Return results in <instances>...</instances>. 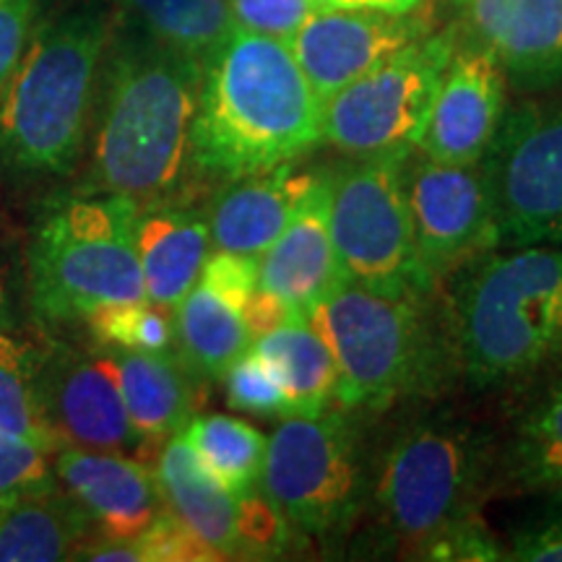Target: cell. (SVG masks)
<instances>
[{"label":"cell","instance_id":"cell-1","mask_svg":"<svg viewBox=\"0 0 562 562\" xmlns=\"http://www.w3.org/2000/svg\"><path fill=\"white\" fill-rule=\"evenodd\" d=\"M97 81L89 191L138 206L175 201L193 180L201 60L121 24Z\"/></svg>","mask_w":562,"mask_h":562},{"label":"cell","instance_id":"cell-2","mask_svg":"<svg viewBox=\"0 0 562 562\" xmlns=\"http://www.w3.org/2000/svg\"><path fill=\"white\" fill-rule=\"evenodd\" d=\"M321 117L290 45L235 30L201 63L193 180L224 186L297 161L321 144Z\"/></svg>","mask_w":562,"mask_h":562},{"label":"cell","instance_id":"cell-3","mask_svg":"<svg viewBox=\"0 0 562 562\" xmlns=\"http://www.w3.org/2000/svg\"><path fill=\"white\" fill-rule=\"evenodd\" d=\"M448 281V334L472 389L521 385L562 355V248L490 250Z\"/></svg>","mask_w":562,"mask_h":562},{"label":"cell","instance_id":"cell-4","mask_svg":"<svg viewBox=\"0 0 562 562\" xmlns=\"http://www.w3.org/2000/svg\"><path fill=\"white\" fill-rule=\"evenodd\" d=\"M501 442L459 412L412 414L375 442L368 510L372 542L414 558L435 533L480 516L497 487Z\"/></svg>","mask_w":562,"mask_h":562},{"label":"cell","instance_id":"cell-5","mask_svg":"<svg viewBox=\"0 0 562 562\" xmlns=\"http://www.w3.org/2000/svg\"><path fill=\"white\" fill-rule=\"evenodd\" d=\"M305 321L331 351L341 409L381 414L427 402L459 375L446 311H435L430 294L391 297L344 281Z\"/></svg>","mask_w":562,"mask_h":562},{"label":"cell","instance_id":"cell-6","mask_svg":"<svg viewBox=\"0 0 562 562\" xmlns=\"http://www.w3.org/2000/svg\"><path fill=\"white\" fill-rule=\"evenodd\" d=\"M110 37L102 5L58 13L32 32L0 94V167L60 175L79 161Z\"/></svg>","mask_w":562,"mask_h":562},{"label":"cell","instance_id":"cell-7","mask_svg":"<svg viewBox=\"0 0 562 562\" xmlns=\"http://www.w3.org/2000/svg\"><path fill=\"white\" fill-rule=\"evenodd\" d=\"M364 417L341 406L290 414L266 438L258 487L300 537L339 544L368 510L375 440Z\"/></svg>","mask_w":562,"mask_h":562},{"label":"cell","instance_id":"cell-8","mask_svg":"<svg viewBox=\"0 0 562 562\" xmlns=\"http://www.w3.org/2000/svg\"><path fill=\"white\" fill-rule=\"evenodd\" d=\"M138 203L89 191L37 222L30 245L32 305L45 321H83L112 302L146 300L133 222Z\"/></svg>","mask_w":562,"mask_h":562},{"label":"cell","instance_id":"cell-9","mask_svg":"<svg viewBox=\"0 0 562 562\" xmlns=\"http://www.w3.org/2000/svg\"><path fill=\"white\" fill-rule=\"evenodd\" d=\"M406 154L351 159L328 170V224L341 277L391 297L435 292L414 240L404 191Z\"/></svg>","mask_w":562,"mask_h":562},{"label":"cell","instance_id":"cell-10","mask_svg":"<svg viewBox=\"0 0 562 562\" xmlns=\"http://www.w3.org/2000/svg\"><path fill=\"white\" fill-rule=\"evenodd\" d=\"M456 32L425 34L323 102L321 140L347 157L417 149Z\"/></svg>","mask_w":562,"mask_h":562},{"label":"cell","instance_id":"cell-11","mask_svg":"<svg viewBox=\"0 0 562 562\" xmlns=\"http://www.w3.org/2000/svg\"><path fill=\"white\" fill-rule=\"evenodd\" d=\"M482 167L501 245L562 248V104L505 110Z\"/></svg>","mask_w":562,"mask_h":562},{"label":"cell","instance_id":"cell-12","mask_svg":"<svg viewBox=\"0 0 562 562\" xmlns=\"http://www.w3.org/2000/svg\"><path fill=\"white\" fill-rule=\"evenodd\" d=\"M154 474L165 508L220 560H273L290 547L292 526L261 487L250 492L224 487L180 432L161 446Z\"/></svg>","mask_w":562,"mask_h":562},{"label":"cell","instance_id":"cell-13","mask_svg":"<svg viewBox=\"0 0 562 562\" xmlns=\"http://www.w3.org/2000/svg\"><path fill=\"white\" fill-rule=\"evenodd\" d=\"M404 191L419 263L432 286L474 258L501 248L482 161L451 165L412 149L404 157Z\"/></svg>","mask_w":562,"mask_h":562},{"label":"cell","instance_id":"cell-14","mask_svg":"<svg viewBox=\"0 0 562 562\" xmlns=\"http://www.w3.org/2000/svg\"><path fill=\"white\" fill-rule=\"evenodd\" d=\"M47 430L58 448L125 453L144 448L133 430L110 355L89 357L58 347L40 360Z\"/></svg>","mask_w":562,"mask_h":562},{"label":"cell","instance_id":"cell-15","mask_svg":"<svg viewBox=\"0 0 562 562\" xmlns=\"http://www.w3.org/2000/svg\"><path fill=\"white\" fill-rule=\"evenodd\" d=\"M427 24L412 11L331 9L315 11L286 42L323 102L406 45L425 37Z\"/></svg>","mask_w":562,"mask_h":562},{"label":"cell","instance_id":"cell-16","mask_svg":"<svg viewBox=\"0 0 562 562\" xmlns=\"http://www.w3.org/2000/svg\"><path fill=\"white\" fill-rule=\"evenodd\" d=\"M501 63L474 42H456L417 151L451 165H476L487 154L505 117Z\"/></svg>","mask_w":562,"mask_h":562},{"label":"cell","instance_id":"cell-17","mask_svg":"<svg viewBox=\"0 0 562 562\" xmlns=\"http://www.w3.org/2000/svg\"><path fill=\"white\" fill-rule=\"evenodd\" d=\"M467 42L521 89L562 83V0H459Z\"/></svg>","mask_w":562,"mask_h":562},{"label":"cell","instance_id":"cell-18","mask_svg":"<svg viewBox=\"0 0 562 562\" xmlns=\"http://www.w3.org/2000/svg\"><path fill=\"white\" fill-rule=\"evenodd\" d=\"M341 284L328 224V172L323 170L281 235L258 258V290L279 300L290 318H307Z\"/></svg>","mask_w":562,"mask_h":562},{"label":"cell","instance_id":"cell-19","mask_svg":"<svg viewBox=\"0 0 562 562\" xmlns=\"http://www.w3.org/2000/svg\"><path fill=\"white\" fill-rule=\"evenodd\" d=\"M53 472L102 537L136 539L165 510L157 474L131 456L58 448Z\"/></svg>","mask_w":562,"mask_h":562},{"label":"cell","instance_id":"cell-20","mask_svg":"<svg viewBox=\"0 0 562 562\" xmlns=\"http://www.w3.org/2000/svg\"><path fill=\"white\" fill-rule=\"evenodd\" d=\"M321 175L323 170H302L297 161H286L273 170L224 182L206 211L211 250L261 258Z\"/></svg>","mask_w":562,"mask_h":562},{"label":"cell","instance_id":"cell-21","mask_svg":"<svg viewBox=\"0 0 562 562\" xmlns=\"http://www.w3.org/2000/svg\"><path fill=\"white\" fill-rule=\"evenodd\" d=\"M146 300L175 311L193 290L211 252L206 211L182 201L144 203L133 222Z\"/></svg>","mask_w":562,"mask_h":562},{"label":"cell","instance_id":"cell-22","mask_svg":"<svg viewBox=\"0 0 562 562\" xmlns=\"http://www.w3.org/2000/svg\"><path fill=\"white\" fill-rule=\"evenodd\" d=\"M501 442L497 484L562 495V355L531 375Z\"/></svg>","mask_w":562,"mask_h":562},{"label":"cell","instance_id":"cell-23","mask_svg":"<svg viewBox=\"0 0 562 562\" xmlns=\"http://www.w3.org/2000/svg\"><path fill=\"white\" fill-rule=\"evenodd\" d=\"M117 383L133 430L144 446H159L193 419L199 381L188 372L178 355H149V351L112 349Z\"/></svg>","mask_w":562,"mask_h":562},{"label":"cell","instance_id":"cell-24","mask_svg":"<svg viewBox=\"0 0 562 562\" xmlns=\"http://www.w3.org/2000/svg\"><path fill=\"white\" fill-rule=\"evenodd\" d=\"M91 531L89 513L58 484L0 497V562L70 560Z\"/></svg>","mask_w":562,"mask_h":562},{"label":"cell","instance_id":"cell-25","mask_svg":"<svg viewBox=\"0 0 562 562\" xmlns=\"http://www.w3.org/2000/svg\"><path fill=\"white\" fill-rule=\"evenodd\" d=\"M281 385L290 414H318L336 404V362L305 318L284 321L250 344Z\"/></svg>","mask_w":562,"mask_h":562},{"label":"cell","instance_id":"cell-26","mask_svg":"<svg viewBox=\"0 0 562 562\" xmlns=\"http://www.w3.org/2000/svg\"><path fill=\"white\" fill-rule=\"evenodd\" d=\"M250 344L252 334L240 307L222 300L201 281H195L175 307V355L199 383L224 378Z\"/></svg>","mask_w":562,"mask_h":562},{"label":"cell","instance_id":"cell-27","mask_svg":"<svg viewBox=\"0 0 562 562\" xmlns=\"http://www.w3.org/2000/svg\"><path fill=\"white\" fill-rule=\"evenodd\" d=\"M125 26L206 60L235 32L229 0H115Z\"/></svg>","mask_w":562,"mask_h":562},{"label":"cell","instance_id":"cell-28","mask_svg":"<svg viewBox=\"0 0 562 562\" xmlns=\"http://www.w3.org/2000/svg\"><path fill=\"white\" fill-rule=\"evenodd\" d=\"M180 435L224 487L232 492L258 490L266 438L248 422L227 414H206V417H193Z\"/></svg>","mask_w":562,"mask_h":562},{"label":"cell","instance_id":"cell-29","mask_svg":"<svg viewBox=\"0 0 562 562\" xmlns=\"http://www.w3.org/2000/svg\"><path fill=\"white\" fill-rule=\"evenodd\" d=\"M40 360L30 344L0 331V432L26 438L55 453L58 442L42 412Z\"/></svg>","mask_w":562,"mask_h":562},{"label":"cell","instance_id":"cell-30","mask_svg":"<svg viewBox=\"0 0 562 562\" xmlns=\"http://www.w3.org/2000/svg\"><path fill=\"white\" fill-rule=\"evenodd\" d=\"M87 326L97 344L108 349L149 351V355H170L175 351V318L167 307L140 302H112L91 311Z\"/></svg>","mask_w":562,"mask_h":562},{"label":"cell","instance_id":"cell-31","mask_svg":"<svg viewBox=\"0 0 562 562\" xmlns=\"http://www.w3.org/2000/svg\"><path fill=\"white\" fill-rule=\"evenodd\" d=\"M227 404L237 412L261 414V417H286V402L281 385L261 357L248 349L224 372Z\"/></svg>","mask_w":562,"mask_h":562},{"label":"cell","instance_id":"cell-32","mask_svg":"<svg viewBox=\"0 0 562 562\" xmlns=\"http://www.w3.org/2000/svg\"><path fill=\"white\" fill-rule=\"evenodd\" d=\"M318 0H229L232 24L237 32L290 42L302 24L321 11Z\"/></svg>","mask_w":562,"mask_h":562},{"label":"cell","instance_id":"cell-33","mask_svg":"<svg viewBox=\"0 0 562 562\" xmlns=\"http://www.w3.org/2000/svg\"><path fill=\"white\" fill-rule=\"evenodd\" d=\"M47 453L37 442L0 432V497L58 484Z\"/></svg>","mask_w":562,"mask_h":562},{"label":"cell","instance_id":"cell-34","mask_svg":"<svg viewBox=\"0 0 562 562\" xmlns=\"http://www.w3.org/2000/svg\"><path fill=\"white\" fill-rule=\"evenodd\" d=\"M508 558L501 542L495 539L480 516L467 518L448 526L446 531L435 533V537L422 547L417 560H446V562H492Z\"/></svg>","mask_w":562,"mask_h":562},{"label":"cell","instance_id":"cell-35","mask_svg":"<svg viewBox=\"0 0 562 562\" xmlns=\"http://www.w3.org/2000/svg\"><path fill=\"white\" fill-rule=\"evenodd\" d=\"M144 562H209L220 560L209 544H203L195 533L172 516L170 510H161L154 524L136 537Z\"/></svg>","mask_w":562,"mask_h":562},{"label":"cell","instance_id":"cell-36","mask_svg":"<svg viewBox=\"0 0 562 562\" xmlns=\"http://www.w3.org/2000/svg\"><path fill=\"white\" fill-rule=\"evenodd\" d=\"M508 560L562 562V495H552L537 516L513 531Z\"/></svg>","mask_w":562,"mask_h":562},{"label":"cell","instance_id":"cell-37","mask_svg":"<svg viewBox=\"0 0 562 562\" xmlns=\"http://www.w3.org/2000/svg\"><path fill=\"white\" fill-rule=\"evenodd\" d=\"M199 281L206 284L211 292L220 294L222 300L232 302V305L243 311L252 297V292L258 290V258L214 250L209 252Z\"/></svg>","mask_w":562,"mask_h":562},{"label":"cell","instance_id":"cell-38","mask_svg":"<svg viewBox=\"0 0 562 562\" xmlns=\"http://www.w3.org/2000/svg\"><path fill=\"white\" fill-rule=\"evenodd\" d=\"M32 26L34 0H0V94L30 45Z\"/></svg>","mask_w":562,"mask_h":562},{"label":"cell","instance_id":"cell-39","mask_svg":"<svg viewBox=\"0 0 562 562\" xmlns=\"http://www.w3.org/2000/svg\"><path fill=\"white\" fill-rule=\"evenodd\" d=\"M13 307H11V290H9V277H5L3 261H0V331L11 326L13 318Z\"/></svg>","mask_w":562,"mask_h":562},{"label":"cell","instance_id":"cell-40","mask_svg":"<svg viewBox=\"0 0 562 562\" xmlns=\"http://www.w3.org/2000/svg\"><path fill=\"white\" fill-rule=\"evenodd\" d=\"M323 5H331V9H381L393 11L391 0H318ZM396 13V11H393Z\"/></svg>","mask_w":562,"mask_h":562},{"label":"cell","instance_id":"cell-41","mask_svg":"<svg viewBox=\"0 0 562 562\" xmlns=\"http://www.w3.org/2000/svg\"><path fill=\"white\" fill-rule=\"evenodd\" d=\"M393 3V11L396 13H406V11H414L419 5V0H391Z\"/></svg>","mask_w":562,"mask_h":562}]
</instances>
